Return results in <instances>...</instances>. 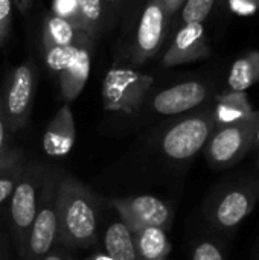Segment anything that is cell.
<instances>
[{
	"instance_id": "cell-1",
	"label": "cell",
	"mask_w": 259,
	"mask_h": 260,
	"mask_svg": "<svg viewBox=\"0 0 259 260\" xmlns=\"http://www.w3.org/2000/svg\"><path fill=\"white\" fill-rule=\"evenodd\" d=\"M58 244L67 250H84L96 244L99 215L92 192L72 177H60Z\"/></svg>"
},
{
	"instance_id": "cell-2",
	"label": "cell",
	"mask_w": 259,
	"mask_h": 260,
	"mask_svg": "<svg viewBox=\"0 0 259 260\" xmlns=\"http://www.w3.org/2000/svg\"><path fill=\"white\" fill-rule=\"evenodd\" d=\"M217 126V105H209L208 108L186 116L166 128L159 140V148L168 160L186 163L205 149Z\"/></svg>"
},
{
	"instance_id": "cell-3",
	"label": "cell",
	"mask_w": 259,
	"mask_h": 260,
	"mask_svg": "<svg viewBox=\"0 0 259 260\" xmlns=\"http://www.w3.org/2000/svg\"><path fill=\"white\" fill-rule=\"evenodd\" d=\"M259 125V113L249 111L241 117L217 126L205 146L208 163L214 169L238 165L253 149Z\"/></svg>"
},
{
	"instance_id": "cell-4",
	"label": "cell",
	"mask_w": 259,
	"mask_h": 260,
	"mask_svg": "<svg viewBox=\"0 0 259 260\" xmlns=\"http://www.w3.org/2000/svg\"><path fill=\"white\" fill-rule=\"evenodd\" d=\"M46 172L47 168L40 165L26 166L8 203L9 227H11L14 248L18 254V259H21L24 254L27 236L38 212Z\"/></svg>"
},
{
	"instance_id": "cell-5",
	"label": "cell",
	"mask_w": 259,
	"mask_h": 260,
	"mask_svg": "<svg viewBox=\"0 0 259 260\" xmlns=\"http://www.w3.org/2000/svg\"><path fill=\"white\" fill-rule=\"evenodd\" d=\"M259 200V178L244 177L220 187L208 201L205 213L212 227L232 230L255 209Z\"/></svg>"
},
{
	"instance_id": "cell-6",
	"label": "cell",
	"mask_w": 259,
	"mask_h": 260,
	"mask_svg": "<svg viewBox=\"0 0 259 260\" xmlns=\"http://www.w3.org/2000/svg\"><path fill=\"white\" fill-rule=\"evenodd\" d=\"M60 177H61L60 174L47 168L38 212L27 236L24 254L20 260H41L58 244L56 195H58Z\"/></svg>"
},
{
	"instance_id": "cell-7",
	"label": "cell",
	"mask_w": 259,
	"mask_h": 260,
	"mask_svg": "<svg viewBox=\"0 0 259 260\" xmlns=\"http://www.w3.org/2000/svg\"><path fill=\"white\" fill-rule=\"evenodd\" d=\"M154 85V78L128 67H113L102 82V104L105 111L137 113Z\"/></svg>"
},
{
	"instance_id": "cell-8",
	"label": "cell",
	"mask_w": 259,
	"mask_h": 260,
	"mask_svg": "<svg viewBox=\"0 0 259 260\" xmlns=\"http://www.w3.org/2000/svg\"><path fill=\"white\" fill-rule=\"evenodd\" d=\"M37 88V69L32 61H24L11 70L5 91L2 93L3 110L9 134L21 131L31 117Z\"/></svg>"
},
{
	"instance_id": "cell-9",
	"label": "cell",
	"mask_w": 259,
	"mask_h": 260,
	"mask_svg": "<svg viewBox=\"0 0 259 260\" xmlns=\"http://www.w3.org/2000/svg\"><path fill=\"white\" fill-rule=\"evenodd\" d=\"M110 204L119 213L121 221L134 233L143 227H159L168 230L174 213L160 198L153 195H139L128 198H113Z\"/></svg>"
},
{
	"instance_id": "cell-10",
	"label": "cell",
	"mask_w": 259,
	"mask_h": 260,
	"mask_svg": "<svg viewBox=\"0 0 259 260\" xmlns=\"http://www.w3.org/2000/svg\"><path fill=\"white\" fill-rule=\"evenodd\" d=\"M169 9L165 0H148L143 6L133 46V61L143 64L160 49L168 26Z\"/></svg>"
},
{
	"instance_id": "cell-11",
	"label": "cell",
	"mask_w": 259,
	"mask_h": 260,
	"mask_svg": "<svg viewBox=\"0 0 259 260\" xmlns=\"http://www.w3.org/2000/svg\"><path fill=\"white\" fill-rule=\"evenodd\" d=\"M211 96L208 84L202 81H185L159 91L151 108L160 116H177L203 105Z\"/></svg>"
},
{
	"instance_id": "cell-12",
	"label": "cell",
	"mask_w": 259,
	"mask_h": 260,
	"mask_svg": "<svg viewBox=\"0 0 259 260\" xmlns=\"http://www.w3.org/2000/svg\"><path fill=\"white\" fill-rule=\"evenodd\" d=\"M209 56V47L206 43L205 27L202 23L183 24L176 34L171 46L163 55V64L166 67H176L200 61Z\"/></svg>"
},
{
	"instance_id": "cell-13",
	"label": "cell",
	"mask_w": 259,
	"mask_h": 260,
	"mask_svg": "<svg viewBox=\"0 0 259 260\" xmlns=\"http://www.w3.org/2000/svg\"><path fill=\"white\" fill-rule=\"evenodd\" d=\"M75 139L76 129L73 113L70 105L64 104L46 128L43 137L44 152L50 157H63L72 151V148L75 146Z\"/></svg>"
},
{
	"instance_id": "cell-14",
	"label": "cell",
	"mask_w": 259,
	"mask_h": 260,
	"mask_svg": "<svg viewBox=\"0 0 259 260\" xmlns=\"http://www.w3.org/2000/svg\"><path fill=\"white\" fill-rule=\"evenodd\" d=\"M92 44L82 46L72 64L60 73V90L66 104L75 101L84 90L90 75Z\"/></svg>"
},
{
	"instance_id": "cell-15",
	"label": "cell",
	"mask_w": 259,
	"mask_h": 260,
	"mask_svg": "<svg viewBox=\"0 0 259 260\" xmlns=\"http://www.w3.org/2000/svg\"><path fill=\"white\" fill-rule=\"evenodd\" d=\"M85 43H92V38L82 30H79L69 20L53 12L46 17L44 27H43V46L44 47L76 46V44H85Z\"/></svg>"
},
{
	"instance_id": "cell-16",
	"label": "cell",
	"mask_w": 259,
	"mask_h": 260,
	"mask_svg": "<svg viewBox=\"0 0 259 260\" xmlns=\"http://www.w3.org/2000/svg\"><path fill=\"white\" fill-rule=\"evenodd\" d=\"M137 260H166L171 253V242L166 230L159 227H143L133 233Z\"/></svg>"
},
{
	"instance_id": "cell-17",
	"label": "cell",
	"mask_w": 259,
	"mask_h": 260,
	"mask_svg": "<svg viewBox=\"0 0 259 260\" xmlns=\"http://www.w3.org/2000/svg\"><path fill=\"white\" fill-rule=\"evenodd\" d=\"M105 254L114 260H137L133 232L122 222H113L108 225L104 235Z\"/></svg>"
},
{
	"instance_id": "cell-18",
	"label": "cell",
	"mask_w": 259,
	"mask_h": 260,
	"mask_svg": "<svg viewBox=\"0 0 259 260\" xmlns=\"http://www.w3.org/2000/svg\"><path fill=\"white\" fill-rule=\"evenodd\" d=\"M24 169L26 163L23 161L21 152L17 149H8L0 160V207L9 203V198Z\"/></svg>"
},
{
	"instance_id": "cell-19",
	"label": "cell",
	"mask_w": 259,
	"mask_h": 260,
	"mask_svg": "<svg viewBox=\"0 0 259 260\" xmlns=\"http://www.w3.org/2000/svg\"><path fill=\"white\" fill-rule=\"evenodd\" d=\"M259 81V52L238 58L229 72L227 85L234 93H243Z\"/></svg>"
},
{
	"instance_id": "cell-20",
	"label": "cell",
	"mask_w": 259,
	"mask_h": 260,
	"mask_svg": "<svg viewBox=\"0 0 259 260\" xmlns=\"http://www.w3.org/2000/svg\"><path fill=\"white\" fill-rule=\"evenodd\" d=\"M82 30L93 38L102 21V0H75Z\"/></svg>"
},
{
	"instance_id": "cell-21",
	"label": "cell",
	"mask_w": 259,
	"mask_h": 260,
	"mask_svg": "<svg viewBox=\"0 0 259 260\" xmlns=\"http://www.w3.org/2000/svg\"><path fill=\"white\" fill-rule=\"evenodd\" d=\"M92 43L85 44H76V46H55V47H44V59L47 67L53 73H61L64 69H67L72 61L76 58L79 49L82 46H87Z\"/></svg>"
},
{
	"instance_id": "cell-22",
	"label": "cell",
	"mask_w": 259,
	"mask_h": 260,
	"mask_svg": "<svg viewBox=\"0 0 259 260\" xmlns=\"http://www.w3.org/2000/svg\"><path fill=\"white\" fill-rule=\"evenodd\" d=\"M217 0H186L182 9V21L188 23H202L208 18L214 9Z\"/></svg>"
},
{
	"instance_id": "cell-23",
	"label": "cell",
	"mask_w": 259,
	"mask_h": 260,
	"mask_svg": "<svg viewBox=\"0 0 259 260\" xmlns=\"http://www.w3.org/2000/svg\"><path fill=\"white\" fill-rule=\"evenodd\" d=\"M53 14L69 20L72 24H75L79 30H82L81 20L76 11V3L75 0H55L53 2ZM84 32V30H82ZM85 34V32H84Z\"/></svg>"
},
{
	"instance_id": "cell-24",
	"label": "cell",
	"mask_w": 259,
	"mask_h": 260,
	"mask_svg": "<svg viewBox=\"0 0 259 260\" xmlns=\"http://www.w3.org/2000/svg\"><path fill=\"white\" fill-rule=\"evenodd\" d=\"M192 260H224V253L215 242L203 241L195 245Z\"/></svg>"
},
{
	"instance_id": "cell-25",
	"label": "cell",
	"mask_w": 259,
	"mask_h": 260,
	"mask_svg": "<svg viewBox=\"0 0 259 260\" xmlns=\"http://www.w3.org/2000/svg\"><path fill=\"white\" fill-rule=\"evenodd\" d=\"M12 26V0H0V47L9 37Z\"/></svg>"
},
{
	"instance_id": "cell-26",
	"label": "cell",
	"mask_w": 259,
	"mask_h": 260,
	"mask_svg": "<svg viewBox=\"0 0 259 260\" xmlns=\"http://www.w3.org/2000/svg\"><path fill=\"white\" fill-rule=\"evenodd\" d=\"M8 123H6V116L3 110V102H2V90H0V160L6 154L8 148Z\"/></svg>"
},
{
	"instance_id": "cell-27",
	"label": "cell",
	"mask_w": 259,
	"mask_h": 260,
	"mask_svg": "<svg viewBox=\"0 0 259 260\" xmlns=\"http://www.w3.org/2000/svg\"><path fill=\"white\" fill-rule=\"evenodd\" d=\"M41 260H70V257L63 250H60V248L55 247L50 253H47Z\"/></svg>"
},
{
	"instance_id": "cell-28",
	"label": "cell",
	"mask_w": 259,
	"mask_h": 260,
	"mask_svg": "<svg viewBox=\"0 0 259 260\" xmlns=\"http://www.w3.org/2000/svg\"><path fill=\"white\" fill-rule=\"evenodd\" d=\"M32 2H34V0H12V3L17 6V9H18L21 14H26V12L31 9Z\"/></svg>"
},
{
	"instance_id": "cell-29",
	"label": "cell",
	"mask_w": 259,
	"mask_h": 260,
	"mask_svg": "<svg viewBox=\"0 0 259 260\" xmlns=\"http://www.w3.org/2000/svg\"><path fill=\"white\" fill-rule=\"evenodd\" d=\"M253 151H255V158H256V165L259 168V125H258V133H256V140L253 145Z\"/></svg>"
},
{
	"instance_id": "cell-30",
	"label": "cell",
	"mask_w": 259,
	"mask_h": 260,
	"mask_svg": "<svg viewBox=\"0 0 259 260\" xmlns=\"http://www.w3.org/2000/svg\"><path fill=\"white\" fill-rule=\"evenodd\" d=\"M180 2H182V0H165V3H166L169 12H174V9L180 5Z\"/></svg>"
},
{
	"instance_id": "cell-31",
	"label": "cell",
	"mask_w": 259,
	"mask_h": 260,
	"mask_svg": "<svg viewBox=\"0 0 259 260\" xmlns=\"http://www.w3.org/2000/svg\"><path fill=\"white\" fill-rule=\"evenodd\" d=\"M85 260H114L111 259L110 256H107L105 253H98V254H93L92 257H89V259Z\"/></svg>"
},
{
	"instance_id": "cell-32",
	"label": "cell",
	"mask_w": 259,
	"mask_h": 260,
	"mask_svg": "<svg viewBox=\"0 0 259 260\" xmlns=\"http://www.w3.org/2000/svg\"><path fill=\"white\" fill-rule=\"evenodd\" d=\"M0 260H8L6 245H5V242H2V244H0Z\"/></svg>"
},
{
	"instance_id": "cell-33",
	"label": "cell",
	"mask_w": 259,
	"mask_h": 260,
	"mask_svg": "<svg viewBox=\"0 0 259 260\" xmlns=\"http://www.w3.org/2000/svg\"><path fill=\"white\" fill-rule=\"evenodd\" d=\"M102 2H107V3H118V2H121V0H102Z\"/></svg>"
}]
</instances>
